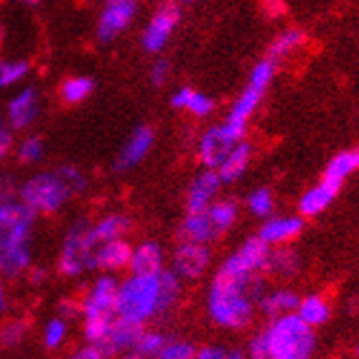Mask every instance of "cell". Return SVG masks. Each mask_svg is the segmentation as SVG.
Instances as JSON below:
<instances>
[{
	"label": "cell",
	"mask_w": 359,
	"mask_h": 359,
	"mask_svg": "<svg viewBox=\"0 0 359 359\" xmlns=\"http://www.w3.org/2000/svg\"><path fill=\"white\" fill-rule=\"evenodd\" d=\"M263 296V278L259 274H239L219 267L215 274L206 309L215 325L222 329L239 331L255 318V302Z\"/></svg>",
	"instance_id": "6da1fadb"
},
{
	"label": "cell",
	"mask_w": 359,
	"mask_h": 359,
	"mask_svg": "<svg viewBox=\"0 0 359 359\" xmlns=\"http://www.w3.org/2000/svg\"><path fill=\"white\" fill-rule=\"evenodd\" d=\"M261 335L272 359H311L316 348L313 327L294 311L272 318V325Z\"/></svg>",
	"instance_id": "7a4b0ae2"
},
{
	"label": "cell",
	"mask_w": 359,
	"mask_h": 359,
	"mask_svg": "<svg viewBox=\"0 0 359 359\" xmlns=\"http://www.w3.org/2000/svg\"><path fill=\"white\" fill-rule=\"evenodd\" d=\"M158 276L132 274L116 287V318L145 327L149 320L158 318Z\"/></svg>",
	"instance_id": "3957f363"
},
{
	"label": "cell",
	"mask_w": 359,
	"mask_h": 359,
	"mask_svg": "<svg viewBox=\"0 0 359 359\" xmlns=\"http://www.w3.org/2000/svg\"><path fill=\"white\" fill-rule=\"evenodd\" d=\"M18 195H20V202L27 204L35 215H53L70 200L73 193L64 184L57 171H42L31 175L25 184H20Z\"/></svg>",
	"instance_id": "277c9868"
},
{
	"label": "cell",
	"mask_w": 359,
	"mask_h": 359,
	"mask_svg": "<svg viewBox=\"0 0 359 359\" xmlns=\"http://www.w3.org/2000/svg\"><path fill=\"white\" fill-rule=\"evenodd\" d=\"M95 250L97 243L93 241V235H90V222L77 219L68 228L64 237L60 261H57L60 272L68 278H75L81 276L86 269H93Z\"/></svg>",
	"instance_id": "5b68a950"
},
{
	"label": "cell",
	"mask_w": 359,
	"mask_h": 359,
	"mask_svg": "<svg viewBox=\"0 0 359 359\" xmlns=\"http://www.w3.org/2000/svg\"><path fill=\"white\" fill-rule=\"evenodd\" d=\"M180 18H182V11H180V5L169 0V3H163L154 15L149 18V22L142 31V48L147 53H160L171 40V35L175 31V27L180 25Z\"/></svg>",
	"instance_id": "8992f818"
},
{
	"label": "cell",
	"mask_w": 359,
	"mask_h": 359,
	"mask_svg": "<svg viewBox=\"0 0 359 359\" xmlns=\"http://www.w3.org/2000/svg\"><path fill=\"white\" fill-rule=\"evenodd\" d=\"M35 212L22 202H3L0 204V250L18 239H27L33 232Z\"/></svg>",
	"instance_id": "52a82bcc"
},
{
	"label": "cell",
	"mask_w": 359,
	"mask_h": 359,
	"mask_svg": "<svg viewBox=\"0 0 359 359\" xmlns=\"http://www.w3.org/2000/svg\"><path fill=\"white\" fill-rule=\"evenodd\" d=\"M210 265V250L206 243L180 241L171 255V272L180 280H195L206 274Z\"/></svg>",
	"instance_id": "ba28073f"
},
{
	"label": "cell",
	"mask_w": 359,
	"mask_h": 359,
	"mask_svg": "<svg viewBox=\"0 0 359 359\" xmlns=\"http://www.w3.org/2000/svg\"><path fill=\"white\" fill-rule=\"evenodd\" d=\"M136 11H138V0H105L97 25L99 40L114 42L132 25Z\"/></svg>",
	"instance_id": "9c48e42d"
},
{
	"label": "cell",
	"mask_w": 359,
	"mask_h": 359,
	"mask_svg": "<svg viewBox=\"0 0 359 359\" xmlns=\"http://www.w3.org/2000/svg\"><path fill=\"white\" fill-rule=\"evenodd\" d=\"M116 287L118 283L114 276L103 274L99 276L93 287L86 292L83 300L79 302V309L83 318H114L116 311Z\"/></svg>",
	"instance_id": "30bf717a"
},
{
	"label": "cell",
	"mask_w": 359,
	"mask_h": 359,
	"mask_svg": "<svg viewBox=\"0 0 359 359\" xmlns=\"http://www.w3.org/2000/svg\"><path fill=\"white\" fill-rule=\"evenodd\" d=\"M237 142L239 138L232 136L226 125H215V128H208L197 142V156L206 169H217Z\"/></svg>",
	"instance_id": "8fae6325"
},
{
	"label": "cell",
	"mask_w": 359,
	"mask_h": 359,
	"mask_svg": "<svg viewBox=\"0 0 359 359\" xmlns=\"http://www.w3.org/2000/svg\"><path fill=\"white\" fill-rule=\"evenodd\" d=\"M40 110H42L40 93L33 86H27L7 103L5 121L13 132H20V130L31 128V125L38 121Z\"/></svg>",
	"instance_id": "7c38bea8"
},
{
	"label": "cell",
	"mask_w": 359,
	"mask_h": 359,
	"mask_svg": "<svg viewBox=\"0 0 359 359\" xmlns=\"http://www.w3.org/2000/svg\"><path fill=\"white\" fill-rule=\"evenodd\" d=\"M269 257V245L261 237L248 239L235 255H230L222 267L230 269V272H239V274H259L265 269Z\"/></svg>",
	"instance_id": "4fadbf2b"
},
{
	"label": "cell",
	"mask_w": 359,
	"mask_h": 359,
	"mask_svg": "<svg viewBox=\"0 0 359 359\" xmlns=\"http://www.w3.org/2000/svg\"><path fill=\"white\" fill-rule=\"evenodd\" d=\"M154 147V130L147 128V125H138V128L132 132V136L125 140V145L121 147L116 160H114V169L118 173L130 171L134 167H138L142 160L147 158V154Z\"/></svg>",
	"instance_id": "5bb4252c"
},
{
	"label": "cell",
	"mask_w": 359,
	"mask_h": 359,
	"mask_svg": "<svg viewBox=\"0 0 359 359\" xmlns=\"http://www.w3.org/2000/svg\"><path fill=\"white\" fill-rule=\"evenodd\" d=\"M130 259H132V245L125 239H112L99 243L93 257V267L101 269L105 274L112 272H121V269L130 267Z\"/></svg>",
	"instance_id": "9a60e30c"
},
{
	"label": "cell",
	"mask_w": 359,
	"mask_h": 359,
	"mask_svg": "<svg viewBox=\"0 0 359 359\" xmlns=\"http://www.w3.org/2000/svg\"><path fill=\"white\" fill-rule=\"evenodd\" d=\"M222 189V180H219V173L217 169H206L202 171L193 180V184L189 187V193H187V210L189 212H200V210H206L215 195L219 193Z\"/></svg>",
	"instance_id": "2e32d148"
},
{
	"label": "cell",
	"mask_w": 359,
	"mask_h": 359,
	"mask_svg": "<svg viewBox=\"0 0 359 359\" xmlns=\"http://www.w3.org/2000/svg\"><path fill=\"white\" fill-rule=\"evenodd\" d=\"M142 325H136V322H128L123 318H114L110 331H107V337L103 339L101 348L114 357V355H123V353H130L134 351L136 342H138V335L142 333Z\"/></svg>",
	"instance_id": "e0dca14e"
},
{
	"label": "cell",
	"mask_w": 359,
	"mask_h": 359,
	"mask_svg": "<svg viewBox=\"0 0 359 359\" xmlns=\"http://www.w3.org/2000/svg\"><path fill=\"white\" fill-rule=\"evenodd\" d=\"M261 97H263L261 90L248 86L243 93H241V97L235 101V105H232V110H230V114H228V118H226L224 125L230 130V134L235 136V138H239V140L243 138V134H245V123H248V118L252 116L255 110L259 107Z\"/></svg>",
	"instance_id": "ac0fdd59"
},
{
	"label": "cell",
	"mask_w": 359,
	"mask_h": 359,
	"mask_svg": "<svg viewBox=\"0 0 359 359\" xmlns=\"http://www.w3.org/2000/svg\"><path fill=\"white\" fill-rule=\"evenodd\" d=\"M31 267V237L18 239L0 250V276L18 278Z\"/></svg>",
	"instance_id": "d6986e66"
},
{
	"label": "cell",
	"mask_w": 359,
	"mask_h": 359,
	"mask_svg": "<svg viewBox=\"0 0 359 359\" xmlns=\"http://www.w3.org/2000/svg\"><path fill=\"white\" fill-rule=\"evenodd\" d=\"M132 274L140 276H158L165 269V252L156 241H142L140 245L132 248L130 259Z\"/></svg>",
	"instance_id": "ffe728a7"
},
{
	"label": "cell",
	"mask_w": 359,
	"mask_h": 359,
	"mask_svg": "<svg viewBox=\"0 0 359 359\" xmlns=\"http://www.w3.org/2000/svg\"><path fill=\"white\" fill-rule=\"evenodd\" d=\"M177 237L182 241H193V243H210L219 237L217 228L212 226L210 217L206 210L200 212H187V217L182 219L177 228Z\"/></svg>",
	"instance_id": "44dd1931"
},
{
	"label": "cell",
	"mask_w": 359,
	"mask_h": 359,
	"mask_svg": "<svg viewBox=\"0 0 359 359\" xmlns=\"http://www.w3.org/2000/svg\"><path fill=\"white\" fill-rule=\"evenodd\" d=\"M302 219L300 217H272L267 219L259 232V237L267 245H283L287 241L296 239L302 232Z\"/></svg>",
	"instance_id": "7402d4cb"
},
{
	"label": "cell",
	"mask_w": 359,
	"mask_h": 359,
	"mask_svg": "<svg viewBox=\"0 0 359 359\" xmlns=\"http://www.w3.org/2000/svg\"><path fill=\"white\" fill-rule=\"evenodd\" d=\"M250 158H252V147H250L248 142L239 140L237 145L230 149V154L224 158V163L217 167L222 184L237 182V180L245 173V169L250 165Z\"/></svg>",
	"instance_id": "603a6c76"
},
{
	"label": "cell",
	"mask_w": 359,
	"mask_h": 359,
	"mask_svg": "<svg viewBox=\"0 0 359 359\" xmlns=\"http://www.w3.org/2000/svg\"><path fill=\"white\" fill-rule=\"evenodd\" d=\"M339 187L337 184H331L327 182V180H322L320 184H316L313 189H309L307 193H304L300 197V212L304 215V217H313V215H320L322 210H325L337 195Z\"/></svg>",
	"instance_id": "cb8c5ba5"
},
{
	"label": "cell",
	"mask_w": 359,
	"mask_h": 359,
	"mask_svg": "<svg viewBox=\"0 0 359 359\" xmlns=\"http://www.w3.org/2000/svg\"><path fill=\"white\" fill-rule=\"evenodd\" d=\"M160 280V292H158V318L169 316L180 302L182 296V280H180L171 269H163L158 274Z\"/></svg>",
	"instance_id": "d4e9b609"
},
{
	"label": "cell",
	"mask_w": 359,
	"mask_h": 359,
	"mask_svg": "<svg viewBox=\"0 0 359 359\" xmlns=\"http://www.w3.org/2000/svg\"><path fill=\"white\" fill-rule=\"evenodd\" d=\"M128 230H130V219L118 212L105 215L97 224H90V235H93V241L97 245L112 239H123Z\"/></svg>",
	"instance_id": "484cf974"
},
{
	"label": "cell",
	"mask_w": 359,
	"mask_h": 359,
	"mask_svg": "<svg viewBox=\"0 0 359 359\" xmlns=\"http://www.w3.org/2000/svg\"><path fill=\"white\" fill-rule=\"evenodd\" d=\"M171 105L177 110H187L193 116H208L215 110V101L202 93H197L193 88H180L177 93L171 97Z\"/></svg>",
	"instance_id": "4316f807"
},
{
	"label": "cell",
	"mask_w": 359,
	"mask_h": 359,
	"mask_svg": "<svg viewBox=\"0 0 359 359\" xmlns=\"http://www.w3.org/2000/svg\"><path fill=\"white\" fill-rule=\"evenodd\" d=\"M257 302H259V309L265 316L278 318V316H285V313H292L298 307L300 298L292 290H276V292L263 294Z\"/></svg>",
	"instance_id": "83f0119b"
},
{
	"label": "cell",
	"mask_w": 359,
	"mask_h": 359,
	"mask_svg": "<svg viewBox=\"0 0 359 359\" xmlns=\"http://www.w3.org/2000/svg\"><path fill=\"white\" fill-rule=\"evenodd\" d=\"M265 269L272 274H278V276H296L298 269H300V257L294 252L292 248H276L272 250L269 248V257H267V263H265Z\"/></svg>",
	"instance_id": "f1b7e54d"
},
{
	"label": "cell",
	"mask_w": 359,
	"mask_h": 359,
	"mask_svg": "<svg viewBox=\"0 0 359 359\" xmlns=\"http://www.w3.org/2000/svg\"><path fill=\"white\" fill-rule=\"evenodd\" d=\"M357 169H359V149L342 151V154H337L329 163V167L325 171V180H327V182H331V184L342 187L344 177H348Z\"/></svg>",
	"instance_id": "f546056e"
},
{
	"label": "cell",
	"mask_w": 359,
	"mask_h": 359,
	"mask_svg": "<svg viewBox=\"0 0 359 359\" xmlns=\"http://www.w3.org/2000/svg\"><path fill=\"white\" fill-rule=\"evenodd\" d=\"M296 313L304 322H307L309 327H320V325H325V322L329 320L331 309H329V304H327L325 298H320V296H307V298H302L298 302Z\"/></svg>",
	"instance_id": "4dcf8cb0"
},
{
	"label": "cell",
	"mask_w": 359,
	"mask_h": 359,
	"mask_svg": "<svg viewBox=\"0 0 359 359\" xmlns=\"http://www.w3.org/2000/svg\"><path fill=\"white\" fill-rule=\"evenodd\" d=\"M302 42H304V33H302V31H298V29L285 31V33L278 35V38H276L272 44H269L267 60L278 62V60H283V57L290 55V53H294Z\"/></svg>",
	"instance_id": "1f68e13d"
},
{
	"label": "cell",
	"mask_w": 359,
	"mask_h": 359,
	"mask_svg": "<svg viewBox=\"0 0 359 359\" xmlns=\"http://www.w3.org/2000/svg\"><path fill=\"white\" fill-rule=\"evenodd\" d=\"M95 90V81L90 77H70L62 83V99L64 103L68 105H77V103H83L90 95H93Z\"/></svg>",
	"instance_id": "d6a6232c"
},
{
	"label": "cell",
	"mask_w": 359,
	"mask_h": 359,
	"mask_svg": "<svg viewBox=\"0 0 359 359\" xmlns=\"http://www.w3.org/2000/svg\"><path fill=\"white\" fill-rule=\"evenodd\" d=\"M206 212H208V217H210V222H212V226L217 228V232L222 235V232H226V230H230V226L237 222V204L235 202H228V200H224V202H212L208 208H206Z\"/></svg>",
	"instance_id": "836d02e7"
},
{
	"label": "cell",
	"mask_w": 359,
	"mask_h": 359,
	"mask_svg": "<svg viewBox=\"0 0 359 359\" xmlns=\"http://www.w3.org/2000/svg\"><path fill=\"white\" fill-rule=\"evenodd\" d=\"M167 339H169V335H165L163 331L142 329V333L138 335V342L134 346V353H138L142 359H156L158 353L167 344Z\"/></svg>",
	"instance_id": "e575fe53"
},
{
	"label": "cell",
	"mask_w": 359,
	"mask_h": 359,
	"mask_svg": "<svg viewBox=\"0 0 359 359\" xmlns=\"http://www.w3.org/2000/svg\"><path fill=\"white\" fill-rule=\"evenodd\" d=\"M114 318H83V337H86V342L101 346L103 339L107 337V331H110V327H112Z\"/></svg>",
	"instance_id": "d590c367"
},
{
	"label": "cell",
	"mask_w": 359,
	"mask_h": 359,
	"mask_svg": "<svg viewBox=\"0 0 359 359\" xmlns=\"http://www.w3.org/2000/svg\"><path fill=\"white\" fill-rule=\"evenodd\" d=\"M197 357V346L187 342V339H173L169 337L163 351L158 353L156 359H195Z\"/></svg>",
	"instance_id": "8d00e7d4"
},
{
	"label": "cell",
	"mask_w": 359,
	"mask_h": 359,
	"mask_svg": "<svg viewBox=\"0 0 359 359\" xmlns=\"http://www.w3.org/2000/svg\"><path fill=\"white\" fill-rule=\"evenodd\" d=\"M27 331H29V325L25 320H9L3 325L0 329V346L5 348H13L22 342L27 337Z\"/></svg>",
	"instance_id": "74e56055"
},
{
	"label": "cell",
	"mask_w": 359,
	"mask_h": 359,
	"mask_svg": "<svg viewBox=\"0 0 359 359\" xmlns=\"http://www.w3.org/2000/svg\"><path fill=\"white\" fill-rule=\"evenodd\" d=\"M15 156L25 165L38 163V160H42V156H44V142H42V138H38V136L22 138L20 145H18V149H15Z\"/></svg>",
	"instance_id": "f35d334b"
},
{
	"label": "cell",
	"mask_w": 359,
	"mask_h": 359,
	"mask_svg": "<svg viewBox=\"0 0 359 359\" xmlns=\"http://www.w3.org/2000/svg\"><path fill=\"white\" fill-rule=\"evenodd\" d=\"M248 208L257 217H269L274 210V197L269 189H257L248 195Z\"/></svg>",
	"instance_id": "ab89813d"
},
{
	"label": "cell",
	"mask_w": 359,
	"mask_h": 359,
	"mask_svg": "<svg viewBox=\"0 0 359 359\" xmlns=\"http://www.w3.org/2000/svg\"><path fill=\"white\" fill-rule=\"evenodd\" d=\"M68 337V322L60 316L50 318L44 327V344L46 348H60Z\"/></svg>",
	"instance_id": "60d3db41"
},
{
	"label": "cell",
	"mask_w": 359,
	"mask_h": 359,
	"mask_svg": "<svg viewBox=\"0 0 359 359\" xmlns=\"http://www.w3.org/2000/svg\"><path fill=\"white\" fill-rule=\"evenodd\" d=\"M29 73V62H3L0 60V88H9L22 81Z\"/></svg>",
	"instance_id": "b9f144b4"
},
{
	"label": "cell",
	"mask_w": 359,
	"mask_h": 359,
	"mask_svg": "<svg viewBox=\"0 0 359 359\" xmlns=\"http://www.w3.org/2000/svg\"><path fill=\"white\" fill-rule=\"evenodd\" d=\"M274 73H276V62H272V60H263V62H259V64L252 68V73H250V83H248V86H252V88L261 90V93H265L267 86L272 83V79H274Z\"/></svg>",
	"instance_id": "7bdbcfd3"
},
{
	"label": "cell",
	"mask_w": 359,
	"mask_h": 359,
	"mask_svg": "<svg viewBox=\"0 0 359 359\" xmlns=\"http://www.w3.org/2000/svg\"><path fill=\"white\" fill-rule=\"evenodd\" d=\"M57 171V175L64 180V184L70 189V193H81V191H86L88 189V177L77 169V167H70V165H62V167H57L55 169Z\"/></svg>",
	"instance_id": "ee69618b"
},
{
	"label": "cell",
	"mask_w": 359,
	"mask_h": 359,
	"mask_svg": "<svg viewBox=\"0 0 359 359\" xmlns=\"http://www.w3.org/2000/svg\"><path fill=\"white\" fill-rule=\"evenodd\" d=\"M195 359H245V355L239 348H226L219 344H210V346L197 348Z\"/></svg>",
	"instance_id": "f6af8a7d"
},
{
	"label": "cell",
	"mask_w": 359,
	"mask_h": 359,
	"mask_svg": "<svg viewBox=\"0 0 359 359\" xmlns=\"http://www.w3.org/2000/svg\"><path fill=\"white\" fill-rule=\"evenodd\" d=\"M20 193V184L11 173H0V204L15 200V195Z\"/></svg>",
	"instance_id": "bcb514c9"
},
{
	"label": "cell",
	"mask_w": 359,
	"mask_h": 359,
	"mask_svg": "<svg viewBox=\"0 0 359 359\" xmlns=\"http://www.w3.org/2000/svg\"><path fill=\"white\" fill-rule=\"evenodd\" d=\"M245 359H272V355H269V351H267V346H265L263 335H257V337L250 339Z\"/></svg>",
	"instance_id": "7dc6e473"
},
{
	"label": "cell",
	"mask_w": 359,
	"mask_h": 359,
	"mask_svg": "<svg viewBox=\"0 0 359 359\" xmlns=\"http://www.w3.org/2000/svg\"><path fill=\"white\" fill-rule=\"evenodd\" d=\"M13 147V130L7 125L5 118H0V160H5Z\"/></svg>",
	"instance_id": "c3c4849f"
},
{
	"label": "cell",
	"mask_w": 359,
	"mask_h": 359,
	"mask_svg": "<svg viewBox=\"0 0 359 359\" xmlns=\"http://www.w3.org/2000/svg\"><path fill=\"white\" fill-rule=\"evenodd\" d=\"M68 359H112L110 355H107L101 346H95V344H86L81 348H77L73 355H70Z\"/></svg>",
	"instance_id": "681fc988"
},
{
	"label": "cell",
	"mask_w": 359,
	"mask_h": 359,
	"mask_svg": "<svg viewBox=\"0 0 359 359\" xmlns=\"http://www.w3.org/2000/svg\"><path fill=\"white\" fill-rule=\"evenodd\" d=\"M169 62L167 60H158L154 66H151V73H149V79H151V83L154 86H165L167 83V79H169Z\"/></svg>",
	"instance_id": "f907efd6"
},
{
	"label": "cell",
	"mask_w": 359,
	"mask_h": 359,
	"mask_svg": "<svg viewBox=\"0 0 359 359\" xmlns=\"http://www.w3.org/2000/svg\"><path fill=\"white\" fill-rule=\"evenodd\" d=\"M81 313V309H79V304L77 302H73V300H62L60 304H57V316L60 318H64L66 322L68 320H73L75 316H79Z\"/></svg>",
	"instance_id": "816d5d0a"
},
{
	"label": "cell",
	"mask_w": 359,
	"mask_h": 359,
	"mask_svg": "<svg viewBox=\"0 0 359 359\" xmlns=\"http://www.w3.org/2000/svg\"><path fill=\"white\" fill-rule=\"evenodd\" d=\"M29 278H31L33 285H38V283H42V280L46 278V272H44L42 267H40V269H31V276H29Z\"/></svg>",
	"instance_id": "f5cc1de1"
},
{
	"label": "cell",
	"mask_w": 359,
	"mask_h": 359,
	"mask_svg": "<svg viewBox=\"0 0 359 359\" xmlns=\"http://www.w3.org/2000/svg\"><path fill=\"white\" fill-rule=\"evenodd\" d=\"M7 292H5V285H3V280H0V313H3L5 309H7Z\"/></svg>",
	"instance_id": "db71d44e"
},
{
	"label": "cell",
	"mask_w": 359,
	"mask_h": 359,
	"mask_svg": "<svg viewBox=\"0 0 359 359\" xmlns=\"http://www.w3.org/2000/svg\"><path fill=\"white\" fill-rule=\"evenodd\" d=\"M13 3H20V5H27V7H38L42 0H13Z\"/></svg>",
	"instance_id": "11a10c76"
},
{
	"label": "cell",
	"mask_w": 359,
	"mask_h": 359,
	"mask_svg": "<svg viewBox=\"0 0 359 359\" xmlns=\"http://www.w3.org/2000/svg\"><path fill=\"white\" fill-rule=\"evenodd\" d=\"M118 359H142L138 353H134V351H130V353H123V355H118Z\"/></svg>",
	"instance_id": "9f6ffc18"
},
{
	"label": "cell",
	"mask_w": 359,
	"mask_h": 359,
	"mask_svg": "<svg viewBox=\"0 0 359 359\" xmlns=\"http://www.w3.org/2000/svg\"><path fill=\"white\" fill-rule=\"evenodd\" d=\"M173 3H177V5H189V3H195V0H173Z\"/></svg>",
	"instance_id": "6f0895ef"
},
{
	"label": "cell",
	"mask_w": 359,
	"mask_h": 359,
	"mask_svg": "<svg viewBox=\"0 0 359 359\" xmlns=\"http://www.w3.org/2000/svg\"><path fill=\"white\" fill-rule=\"evenodd\" d=\"M0 42H3V27H0Z\"/></svg>",
	"instance_id": "680465c9"
},
{
	"label": "cell",
	"mask_w": 359,
	"mask_h": 359,
	"mask_svg": "<svg viewBox=\"0 0 359 359\" xmlns=\"http://www.w3.org/2000/svg\"><path fill=\"white\" fill-rule=\"evenodd\" d=\"M357 357H359V346H357Z\"/></svg>",
	"instance_id": "91938a15"
}]
</instances>
